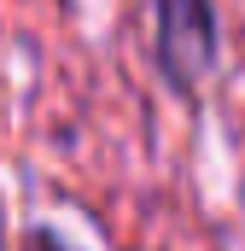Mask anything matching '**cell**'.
<instances>
[{"instance_id": "1", "label": "cell", "mask_w": 245, "mask_h": 251, "mask_svg": "<svg viewBox=\"0 0 245 251\" xmlns=\"http://www.w3.org/2000/svg\"><path fill=\"white\" fill-rule=\"evenodd\" d=\"M158 64L164 76L193 94L216 64V12L210 0H158Z\"/></svg>"}, {"instance_id": "2", "label": "cell", "mask_w": 245, "mask_h": 251, "mask_svg": "<svg viewBox=\"0 0 245 251\" xmlns=\"http://www.w3.org/2000/svg\"><path fill=\"white\" fill-rule=\"evenodd\" d=\"M29 246H35V251H76V246H64V240H59V228H35Z\"/></svg>"}, {"instance_id": "3", "label": "cell", "mask_w": 245, "mask_h": 251, "mask_svg": "<svg viewBox=\"0 0 245 251\" xmlns=\"http://www.w3.org/2000/svg\"><path fill=\"white\" fill-rule=\"evenodd\" d=\"M0 251H6V204H0Z\"/></svg>"}]
</instances>
